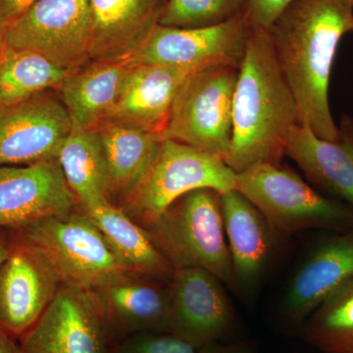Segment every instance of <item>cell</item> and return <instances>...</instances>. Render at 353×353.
<instances>
[{
  "label": "cell",
  "mask_w": 353,
  "mask_h": 353,
  "mask_svg": "<svg viewBox=\"0 0 353 353\" xmlns=\"http://www.w3.org/2000/svg\"><path fill=\"white\" fill-rule=\"evenodd\" d=\"M268 32L299 122L334 141L340 130L330 108V79L341 39L353 32V0H296Z\"/></svg>",
  "instance_id": "cell-1"
},
{
  "label": "cell",
  "mask_w": 353,
  "mask_h": 353,
  "mask_svg": "<svg viewBox=\"0 0 353 353\" xmlns=\"http://www.w3.org/2000/svg\"><path fill=\"white\" fill-rule=\"evenodd\" d=\"M299 124L296 99L270 34L252 28L234 88L233 132L225 161L236 173L262 162L281 164L288 139Z\"/></svg>",
  "instance_id": "cell-2"
},
{
  "label": "cell",
  "mask_w": 353,
  "mask_h": 353,
  "mask_svg": "<svg viewBox=\"0 0 353 353\" xmlns=\"http://www.w3.org/2000/svg\"><path fill=\"white\" fill-rule=\"evenodd\" d=\"M7 230L36 250L64 287L92 292L132 271L79 208Z\"/></svg>",
  "instance_id": "cell-3"
},
{
  "label": "cell",
  "mask_w": 353,
  "mask_h": 353,
  "mask_svg": "<svg viewBox=\"0 0 353 353\" xmlns=\"http://www.w3.org/2000/svg\"><path fill=\"white\" fill-rule=\"evenodd\" d=\"M219 192L199 189L179 197L145 230L158 252L176 268H201L238 290Z\"/></svg>",
  "instance_id": "cell-4"
},
{
  "label": "cell",
  "mask_w": 353,
  "mask_h": 353,
  "mask_svg": "<svg viewBox=\"0 0 353 353\" xmlns=\"http://www.w3.org/2000/svg\"><path fill=\"white\" fill-rule=\"evenodd\" d=\"M252 202L275 234L353 228V209L324 196L292 169L262 162L236 172L234 189Z\"/></svg>",
  "instance_id": "cell-5"
},
{
  "label": "cell",
  "mask_w": 353,
  "mask_h": 353,
  "mask_svg": "<svg viewBox=\"0 0 353 353\" xmlns=\"http://www.w3.org/2000/svg\"><path fill=\"white\" fill-rule=\"evenodd\" d=\"M234 181L236 172L220 155L164 139L145 175L116 206L145 229L183 194L199 189L224 194Z\"/></svg>",
  "instance_id": "cell-6"
},
{
  "label": "cell",
  "mask_w": 353,
  "mask_h": 353,
  "mask_svg": "<svg viewBox=\"0 0 353 353\" xmlns=\"http://www.w3.org/2000/svg\"><path fill=\"white\" fill-rule=\"evenodd\" d=\"M240 66L190 74L179 90L162 136L226 159L233 132V101Z\"/></svg>",
  "instance_id": "cell-7"
},
{
  "label": "cell",
  "mask_w": 353,
  "mask_h": 353,
  "mask_svg": "<svg viewBox=\"0 0 353 353\" xmlns=\"http://www.w3.org/2000/svg\"><path fill=\"white\" fill-rule=\"evenodd\" d=\"M92 39L90 0H39L4 31L8 48L34 51L69 68L90 60Z\"/></svg>",
  "instance_id": "cell-8"
},
{
  "label": "cell",
  "mask_w": 353,
  "mask_h": 353,
  "mask_svg": "<svg viewBox=\"0 0 353 353\" xmlns=\"http://www.w3.org/2000/svg\"><path fill=\"white\" fill-rule=\"evenodd\" d=\"M250 28L245 15L212 27L180 29L158 24L130 57L136 64L161 65L194 73L240 66Z\"/></svg>",
  "instance_id": "cell-9"
},
{
  "label": "cell",
  "mask_w": 353,
  "mask_h": 353,
  "mask_svg": "<svg viewBox=\"0 0 353 353\" xmlns=\"http://www.w3.org/2000/svg\"><path fill=\"white\" fill-rule=\"evenodd\" d=\"M73 119L57 90L0 108V166L58 159Z\"/></svg>",
  "instance_id": "cell-10"
},
{
  "label": "cell",
  "mask_w": 353,
  "mask_h": 353,
  "mask_svg": "<svg viewBox=\"0 0 353 353\" xmlns=\"http://www.w3.org/2000/svg\"><path fill=\"white\" fill-rule=\"evenodd\" d=\"M117 343L92 292L64 285L19 340L21 353H113Z\"/></svg>",
  "instance_id": "cell-11"
},
{
  "label": "cell",
  "mask_w": 353,
  "mask_h": 353,
  "mask_svg": "<svg viewBox=\"0 0 353 353\" xmlns=\"http://www.w3.org/2000/svg\"><path fill=\"white\" fill-rule=\"evenodd\" d=\"M0 265V330L19 341L41 319L61 284L43 257L9 233Z\"/></svg>",
  "instance_id": "cell-12"
},
{
  "label": "cell",
  "mask_w": 353,
  "mask_h": 353,
  "mask_svg": "<svg viewBox=\"0 0 353 353\" xmlns=\"http://www.w3.org/2000/svg\"><path fill=\"white\" fill-rule=\"evenodd\" d=\"M170 333L201 348L234 329V313L223 283L201 268H176L169 282Z\"/></svg>",
  "instance_id": "cell-13"
},
{
  "label": "cell",
  "mask_w": 353,
  "mask_h": 353,
  "mask_svg": "<svg viewBox=\"0 0 353 353\" xmlns=\"http://www.w3.org/2000/svg\"><path fill=\"white\" fill-rule=\"evenodd\" d=\"M58 159L0 166V230L78 209Z\"/></svg>",
  "instance_id": "cell-14"
},
{
  "label": "cell",
  "mask_w": 353,
  "mask_h": 353,
  "mask_svg": "<svg viewBox=\"0 0 353 353\" xmlns=\"http://www.w3.org/2000/svg\"><path fill=\"white\" fill-rule=\"evenodd\" d=\"M90 292L116 341L143 332L170 333L169 283L129 271Z\"/></svg>",
  "instance_id": "cell-15"
},
{
  "label": "cell",
  "mask_w": 353,
  "mask_h": 353,
  "mask_svg": "<svg viewBox=\"0 0 353 353\" xmlns=\"http://www.w3.org/2000/svg\"><path fill=\"white\" fill-rule=\"evenodd\" d=\"M353 279V228L322 239L288 285L282 313L303 323L318 306Z\"/></svg>",
  "instance_id": "cell-16"
},
{
  "label": "cell",
  "mask_w": 353,
  "mask_h": 353,
  "mask_svg": "<svg viewBox=\"0 0 353 353\" xmlns=\"http://www.w3.org/2000/svg\"><path fill=\"white\" fill-rule=\"evenodd\" d=\"M334 141L316 136L299 124L290 134L285 155L296 162L313 185L353 209V119L341 118Z\"/></svg>",
  "instance_id": "cell-17"
},
{
  "label": "cell",
  "mask_w": 353,
  "mask_h": 353,
  "mask_svg": "<svg viewBox=\"0 0 353 353\" xmlns=\"http://www.w3.org/2000/svg\"><path fill=\"white\" fill-rule=\"evenodd\" d=\"M220 201L236 288L250 290L270 262L276 234L259 209L236 190L221 194Z\"/></svg>",
  "instance_id": "cell-18"
},
{
  "label": "cell",
  "mask_w": 353,
  "mask_h": 353,
  "mask_svg": "<svg viewBox=\"0 0 353 353\" xmlns=\"http://www.w3.org/2000/svg\"><path fill=\"white\" fill-rule=\"evenodd\" d=\"M190 74L173 67L134 63L104 124L122 123L162 134L174 99Z\"/></svg>",
  "instance_id": "cell-19"
},
{
  "label": "cell",
  "mask_w": 353,
  "mask_h": 353,
  "mask_svg": "<svg viewBox=\"0 0 353 353\" xmlns=\"http://www.w3.org/2000/svg\"><path fill=\"white\" fill-rule=\"evenodd\" d=\"M167 0H90L92 60L126 59L150 36Z\"/></svg>",
  "instance_id": "cell-20"
},
{
  "label": "cell",
  "mask_w": 353,
  "mask_h": 353,
  "mask_svg": "<svg viewBox=\"0 0 353 353\" xmlns=\"http://www.w3.org/2000/svg\"><path fill=\"white\" fill-rule=\"evenodd\" d=\"M134 65L131 58L90 59L74 70L57 90L74 122L85 130L103 125Z\"/></svg>",
  "instance_id": "cell-21"
},
{
  "label": "cell",
  "mask_w": 353,
  "mask_h": 353,
  "mask_svg": "<svg viewBox=\"0 0 353 353\" xmlns=\"http://www.w3.org/2000/svg\"><path fill=\"white\" fill-rule=\"evenodd\" d=\"M109 190L114 205L129 194L157 157L163 136L160 132L122 123L97 128Z\"/></svg>",
  "instance_id": "cell-22"
},
{
  "label": "cell",
  "mask_w": 353,
  "mask_h": 353,
  "mask_svg": "<svg viewBox=\"0 0 353 353\" xmlns=\"http://www.w3.org/2000/svg\"><path fill=\"white\" fill-rule=\"evenodd\" d=\"M79 209L101 230L114 252L131 270L170 282L175 269L158 252L145 228L112 203Z\"/></svg>",
  "instance_id": "cell-23"
},
{
  "label": "cell",
  "mask_w": 353,
  "mask_h": 353,
  "mask_svg": "<svg viewBox=\"0 0 353 353\" xmlns=\"http://www.w3.org/2000/svg\"><path fill=\"white\" fill-rule=\"evenodd\" d=\"M58 162L65 180L75 194L79 208L112 203L108 172L95 130H85L73 121Z\"/></svg>",
  "instance_id": "cell-24"
},
{
  "label": "cell",
  "mask_w": 353,
  "mask_h": 353,
  "mask_svg": "<svg viewBox=\"0 0 353 353\" xmlns=\"http://www.w3.org/2000/svg\"><path fill=\"white\" fill-rule=\"evenodd\" d=\"M75 69L55 63L34 51L6 46L0 58V108L46 90H57Z\"/></svg>",
  "instance_id": "cell-25"
},
{
  "label": "cell",
  "mask_w": 353,
  "mask_h": 353,
  "mask_svg": "<svg viewBox=\"0 0 353 353\" xmlns=\"http://www.w3.org/2000/svg\"><path fill=\"white\" fill-rule=\"evenodd\" d=\"M306 341L324 353L353 347V279L332 294L301 323Z\"/></svg>",
  "instance_id": "cell-26"
},
{
  "label": "cell",
  "mask_w": 353,
  "mask_h": 353,
  "mask_svg": "<svg viewBox=\"0 0 353 353\" xmlns=\"http://www.w3.org/2000/svg\"><path fill=\"white\" fill-rule=\"evenodd\" d=\"M248 0H167L159 25L180 29L224 24L245 13Z\"/></svg>",
  "instance_id": "cell-27"
},
{
  "label": "cell",
  "mask_w": 353,
  "mask_h": 353,
  "mask_svg": "<svg viewBox=\"0 0 353 353\" xmlns=\"http://www.w3.org/2000/svg\"><path fill=\"white\" fill-rule=\"evenodd\" d=\"M188 341L171 333L143 332L122 339L116 343L113 353H197Z\"/></svg>",
  "instance_id": "cell-28"
},
{
  "label": "cell",
  "mask_w": 353,
  "mask_h": 353,
  "mask_svg": "<svg viewBox=\"0 0 353 353\" xmlns=\"http://www.w3.org/2000/svg\"><path fill=\"white\" fill-rule=\"evenodd\" d=\"M296 0H248L245 18L253 29L269 31L278 18Z\"/></svg>",
  "instance_id": "cell-29"
},
{
  "label": "cell",
  "mask_w": 353,
  "mask_h": 353,
  "mask_svg": "<svg viewBox=\"0 0 353 353\" xmlns=\"http://www.w3.org/2000/svg\"><path fill=\"white\" fill-rule=\"evenodd\" d=\"M37 1L39 0H0V26L12 24Z\"/></svg>",
  "instance_id": "cell-30"
},
{
  "label": "cell",
  "mask_w": 353,
  "mask_h": 353,
  "mask_svg": "<svg viewBox=\"0 0 353 353\" xmlns=\"http://www.w3.org/2000/svg\"><path fill=\"white\" fill-rule=\"evenodd\" d=\"M197 353H255L250 343L241 341V343H231V345H222V343H213L199 348Z\"/></svg>",
  "instance_id": "cell-31"
},
{
  "label": "cell",
  "mask_w": 353,
  "mask_h": 353,
  "mask_svg": "<svg viewBox=\"0 0 353 353\" xmlns=\"http://www.w3.org/2000/svg\"><path fill=\"white\" fill-rule=\"evenodd\" d=\"M0 353H21L19 341L0 330Z\"/></svg>",
  "instance_id": "cell-32"
},
{
  "label": "cell",
  "mask_w": 353,
  "mask_h": 353,
  "mask_svg": "<svg viewBox=\"0 0 353 353\" xmlns=\"http://www.w3.org/2000/svg\"><path fill=\"white\" fill-rule=\"evenodd\" d=\"M9 243H10V240H9L8 230H0V265L8 254Z\"/></svg>",
  "instance_id": "cell-33"
},
{
  "label": "cell",
  "mask_w": 353,
  "mask_h": 353,
  "mask_svg": "<svg viewBox=\"0 0 353 353\" xmlns=\"http://www.w3.org/2000/svg\"><path fill=\"white\" fill-rule=\"evenodd\" d=\"M6 27H2L0 26V58L3 55L4 51L6 50V43L4 41V31H6Z\"/></svg>",
  "instance_id": "cell-34"
},
{
  "label": "cell",
  "mask_w": 353,
  "mask_h": 353,
  "mask_svg": "<svg viewBox=\"0 0 353 353\" xmlns=\"http://www.w3.org/2000/svg\"><path fill=\"white\" fill-rule=\"evenodd\" d=\"M347 353H353V347L352 348V350H348Z\"/></svg>",
  "instance_id": "cell-35"
}]
</instances>
